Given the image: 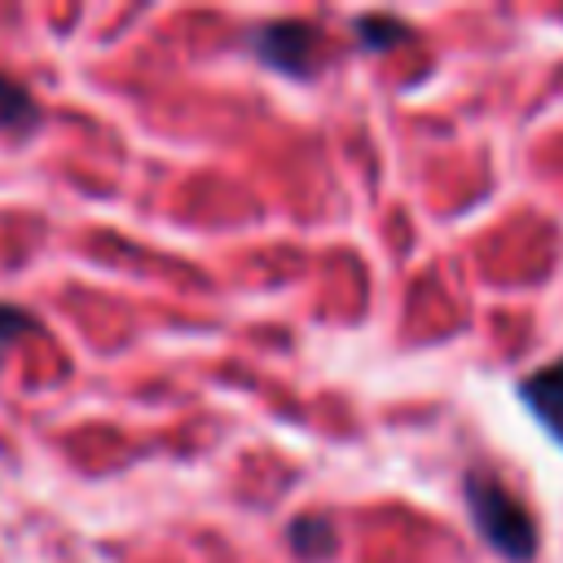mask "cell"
Returning a JSON list of instances; mask_svg holds the SVG:
<instances>
[{
  "label": "cell",
  "mask_w": 563,
  "mask_h": 563,
  "mask_svg": "<svg viewBox=\"0 0 563 563\" xmlns=\"http://www.w3.org/2000/svg\"><path fill=\"white\" fill-rule=\"evenodd\" d=\"M352 35H356V44H361V48H369V53H383V48L400 44V40L409 35V26H405V22H396V18L369 13V18H356V22H352Z\"/></svg>",
  "instance_id": "obj_6"
},
{
  "label": "cell",
  "mask_w": 563,
  "mask_h": 563,
  "mask_svg": "<svg viewBox=\"0 0 563 563\" xmlns=\"http://www.w3.org/2000/svg\"><path fill=\"white\" fill-rule=\"evenodd\" d=\"M251 48L264 66L282 70V75H312V53H317V35L308 22H264L251 35Z\"/></svg>",
  "instance_id": "obj_2"
},
{
  "label": "cell",
  "mask_w": 563,
  "mask_h": 563,
  "mask_svg": "<svg viewBox=\"0 0 563 563\" xmlns=\"http://www.w3.org/2000/svg\"><path fill=\"white\" fill-rule=\"evenodd\" d=\"M519 391H523L528 409L545 422V431H550L554 440H563V361H550V365H541L537 374H528V378L519 383Z\"/></svg>",
  "instance_id": "obj_3"
},
{
  "label": "cell",
  "mask_w": 563,
  "mask_h": 563,
  "mask_svg": "<svg viewBox=\"0 0 563 563\" xmlns=\"http://www.w3.org/2000/svg\"><path fill=\"white\" fill-rule=\"evenodd\" d=\"M286 537H290V550L303 559H330L339 550V537H334L330 519H321V515H299Z\"/></svg>",
  "instance_id": "obj_4"
},
{
  "label": "cell",
  "mask_w": 563,
  "mask_h": 563,
  "mask_svg": "<svg viewBox=\"0 0 563 563\" xmlns=\"http://www.w3.org/2000/svg\"><path fill=\"white\" fill-rule=\"evenodd\" d=\"M26 330H35L31 312H22L18 303H0V343H9L13 334H26Z\"/></svg>",
  "instance_id": "obj_7"
},
{
  "label": "cell",
  "mask_w": 563,
  "mask_h": 563,
  "mask_svg": "<svg viewBox=\"0 0 563 563\" xmlns=\"http://www.w3.org/2000/svg\"><path fill=\"white\" fill-rule=\"evenodd\" d=\"M35 123H40L35 97H31L18 79L0 75V128H4V132H31Z\"/></svg>",
  "instance_id": "obj_5"
},
{
  "label": "cell",
  "mask_w": 563,
  "mask_h": 563,
  "mask_svg": "<svg viewBox=\"0 0 563 563\" xmlns=\"http://www.w3.org/2000/svg\"><path fill=\"white\" fill-rule=\"evenodd\" d=\"M462 493H466V510L479 528V537L506 554L510 563H528L537 554V519L532 510L484 466H471L462 475Z\"/></svg>",
  "instance_id": "obj_1"
}]
</instances>
